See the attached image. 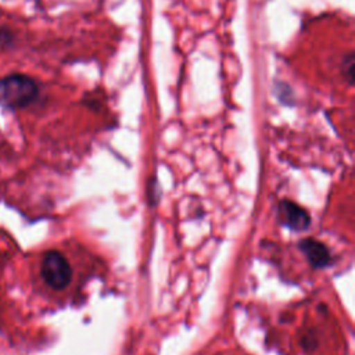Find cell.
I'll return each mask as SVG.
<instances>
[{
  "label": "cell",
  "mask_w": 355,
  "mask_h": 355,
  "mask_svg": "<svg viewBox=\"0 0 355 355\" xmlns=\"http://www.w3.org/2000/svg\"><path fill=\"white\" fill-rule=\"evenodd\" d=\"M39 96L37 83L26 75L11 73L0 79V104L10 108H22L32 104Z\"/></svg>",
  "instance_id": "cell-1"
},
{
  "label": "cell",
  "mask_w": 355,
  "mask_h": 355,
  "mask_svg": "<svg viewBox=\"0 0 355 355\" xmlns=\"http://www.w3.org/2000/svg\"><path fill=\"white\" fill-rule=\"evenodd\" d=\"M42 276L51 288L62 290L71 282L72 270L62 254L49 251L42 261Z\"/></svg>",
  "instance_id": "cell-2"
},
{
  "label": "cell",
  "mask_w": 355,
  "mask_h": 355,
  "mask_svg": "<svg viewBox=\"0 0 355 355\" xmlns=\"http://www.w3.org/2000/svg\"><path fill=\"white\" fill-rule=\"evenodd\" d=\"M279 215L282 222L294 230L306 229L309 225V216L306 211L293 201H282L279 207Z\"/></svg>",
  "instance_id": "cell-3"
},
{
  "label": "cell",
  "mask_w": 355,
  "mask_h": 355,
  "mask_svg": "<svg viewBox=\"0 0 355 355\" xmlns=\"http://www.w3.org/2000/svg\"><path fill=\"white\" fill-rule=\"evenodd\" d=\"M300 247L306 255L311 265H313L315 268H322L329 263L330 254L320 241H316L313 239H305L300 243Z\"/></svg>",
  "instance_id": "cell-4"
},
{
  "label": "cell",
  "mask_w": 355,
  "mask_h": 355,
  "mask_svg": "<svg viewBox=\"0 0 355 355\" xmlns=\"http://www.w3.org/2000/svg\"><path fill=\"white\" fill-rule=\"evenodd\" d=\"M354 54L349 53L344 57V61H343V72H344V78L349 80V83H352V79H354Z\"/></svg>",
  "instance_id": "cell-5"
},
{
  "label": "cell",
  "mask_w": 355,
  "mask_h": 355,
  "mask_svg": "<svg viewBox=\"0 0 355 355\" xmlns=\"http://www.w3.org/2000/svg\"><path fill=\"white\" fill-rule=\"evenodd\" d=\"M12 42V35L8 29L0 28V44L1 46H8Z\"/></svg>",
  "instance_id": "cell-6"
}]
</instances>
